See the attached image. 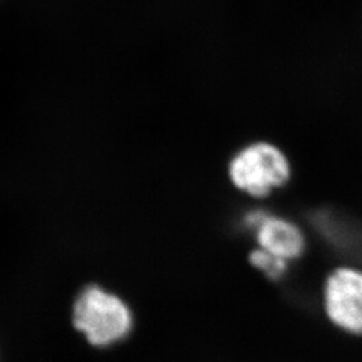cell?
Segmentation results:
<instances>
[{"instance_id":"obj_1","label":"cell","mask_w":362,"mask_h":362,"mask_svg":"<svg viewBox=\"0 0 362 362\" xmlns=\"http://www.w3.org/2000/svg\"><path fill=\"white\" fill-rule=\"evenodd\" d=\"M71 324L91 348L112 349L133 333L134 315L122 298L89 286L74 302Z\"/></svg>"},{"instance_id":"obj_2","label":"cell","mask_w":362,"mask_h":362,"mask_svg":"<svg viewBox=\"0 0 362 362\" xmlns=\"http://www.w3.org/2000/svg\"><path fill=\"white\" fill-rule=\"evenodd\" d=\"M233 185L254 197H264L290 179V163L285 153L269 143H255L233 156L230 167Z\"/></svg>"},{"instance_id":"obj_3","label":"cell","mask_w":362,"mask_h":362,"mask_svg":"<svg viewBox=\"0 0 362 362\" xmlns=\"http://www.w3.org/2000/svg\"><path fill=\"white\" fill-rule=\"evenodd\" d=\"M324 310L329 322L349 336H362V270L341 266L324 285Z\"/></svg>"},{"instance_id":"obj_4","label":"cell","mask_w":362,"mask_h":362,"mask_svg":"<svg viewBox=\"0 0 362 362\" xmlns=\"http://www.w3.org/2000/svg\"><path fill=\"white\" fill-rule=\"evenodd\" d=\"M254 233L260 250L287 262L299 258L305 251V235L290 220L266 214Z\"/></svg>"},{"instance_id":"obj_5","label":"cell","mask_w":362,"mask_h":362,"mask_svg":"<svg viewBox=\"0 0 362 362\" xmlns=\"http://www.w3.org/2000/svg\"><path fill=\"white\" fill-rule=\"evenodd\" d=\"M250 262L259 272H263L270 279H279L287 272V260L278 258L267 251L255 250L250 254Z\"/></svg>"}]
</instances>
